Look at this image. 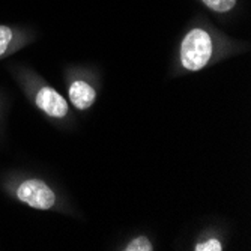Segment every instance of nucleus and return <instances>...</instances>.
I'll return each instance as SVG.
<instances>
[{"instance_id":"obj_5","label":"nucleus","mask_w":251,"mask_h":251,"mask_svg":"<svg viewBox=\"0 0 251 251\" xmlns=\"http://www.w3.org/2000/svg\"><path fill=\"white\" fill-rule=\"evenodd\" d=\"M201 2L215 12H229L236 5V0H201Z\"/></svg>"},{"instance_id":"obj_6","label":"nucleus","mask_w":251,"mask_h":251,"mask_svg":"<svg viewBox=\"0 0 251 251\" xmlns=\"http://www.w3.org/2000/svg\"><path fill=\"white\" fill-rule=\"evenodd\" d=\"M125 250L126 251H152L153 247H152V244H151V241L148 238L139 236V238L132 239Z\"/></svg>"},{"instance_id":"obj_2","label":"nucleus","mask_w":251,"mask_h":251,"mask_svg":"<svg viewBox=\"0 0 251 251\" xmlns=\"http://www.w3.org/2000/svg\"><path fill=\"white\" fill-rule=\"evenodd\" d=\"M17 196L21 201L27 203L35 209H50L56 201V196L49 185L38 179L23 182L17 190Z\"/></svg>"},{"instance_id":"obj_8","label":"nucleus","mask_w":251,"mask_h":251,"mask_svg":"<svg viewBox=\"0 0 251 251\" xmlns=\"http://www.w3.org/2000/svg\"><path fill=\"white\" fill-rule=\"evenodd\" d=\"M196 251H221V244L217 239H209L206 242H200L194 248Z\"/></svg>"},{"instance_id":"obj_7","label":"nucleus","mask_w":251,"mask_h":251,"mask_svg":"<svg viewBox=\"0 0 251 251\" xmlns=\"http://www.w3.org/2000/svg\"><path fill=\"white\" fill-rule=\"evenodd\" d=\"M12 39V30L8 26H0V56L5 54Z\"/></svg>"},{"instance_id":"obj_3","label":"nucleus","mask_w":251,"mask_h":251,"mask_svg":"<svg viewBox=\"0 0 251 251\" xmlns=\"http://www.w3.org/2000/svg\"><path fill=\"white\" fill-rule=\"evenodd\" d=\"M36 104L49 116L63 118L68 113V104L65 98L51 87H42L36 95Z\"/></svg>"},{"instance_id":"obj_4","label":"nucleus","mask_w":251,"mask_h":251,"mask_svg":"<svg viewBox=\"0 0 251 251\" xmlns=\"http://www.w3.org/2000/svg\"><path fill=\"white\" fill-rule=\"evenodd\" d=\"M97 92L89 83L83 80H77L70 87V100L78 110H86L95 102Z\"/></svg>"},{"instance_id":"obj_1","label":"nucleus","mask_w":251,"mask_h":251,"mask_svg":"<svg viewBox=\"0 0 251 251\" xmlns=\"http://www.w3.org/2000/svg\"><path fill=\"white\" fill-rule=\"evenodd\" d=\"M212 56V41L208 32L193 29L180 44V62L190 71H199L206 66Z\"/></svg>"}]
</instances>
